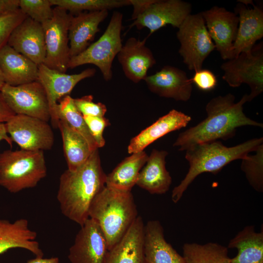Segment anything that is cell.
Returning a JSON list of instances; mask_svg holds the SVG:
<instances>
[{"instance_id":"cell-1","label":"cell","mask_w":263,"mask_h":263,"mask_svg":"<svg viewBox=\"0 0 263 263\" xmlns=\"http://www.w3.org/2000/svg\"><path fill=\"white\" fill-rule=\"evenodd\" d=\"M235 100L231 93L210 99L206 106L207 117L180 133L173 146L179 147L180 151L186 150L195 145L231 138L237 129L242 126L263 127V123L252 120L244 113L243 106L248 101L247 94L238 102Z\"/></svg>"},{"instance_id":"cell-2","label":"cell","mask_w":263,"mask_h":263,"mask_svg":"<svg viewBox=\"0 0 263 263\" xmlns=\"http://www.w3.org/2000/svg\"><path fill=\"white\" fill-rule=\"evenodd\" d=\"M106 175L101 166L98 149L77 169L65 170L59 178L56 197L62 214L82 225L89 219L92 201L105 186Z\"/></svg>"},{"instance_id":"cell-3","label":"cell","mask_w":263,"mask_h":263,"mask_svg":"<svg viewBox=\"0 0 263 263\" xmlns=\"http://www.w3.org/2000/svg\"><path fill=\"white\" fill-rule=\"evenodd\" d=\"M88 216L101 229L108 250L122 239L138 216L131 191L106 185L92 201Z\"/></svg>"},{"instance_id":"cell-4","label":"cell","mask_w":263,"mask_h":263,"mask_svg":"<svg viewBox=\"0 0 263 263\" xmlns=\"http://www.w3.org/2000/svg\"><path fill=\"white\" fill-rule=\"evenodd\" d=\"M263 138L248 140L236 146L227 147L215 141L193 145L186 150L185 158L188 171L180 183L172 190L171 200L177 203L194 180L204 172L216 174L231 162L242 159L255 151L263 144Z\"/></svg>"},{"instance_id":"cell-5","label":"cell","mask_w":263,"mask_h":263,"mask_svg":"<svg viewBox=\"0 0 263 263\" xmlns=\"http://www.w3.org/2000/svg\"><path fill=\"white\" fill-rule=\"evenodd\" d=\"M46 175L42 150L20 149L0 153V186L11 193L35 187Z\"/></svg>"},{"instance_id":"cell-6","label":"cell","mask_w":263,"mask_h":263,"mask_svg":"<svg viewBox=\"0 0 263 263\" xmlns=\"http://www.w3.org/2000/svg\"><path fill=\"white\" fill-rule=\"evenodd\" d=\"M122 19L121 13L113 12L102 36L81 53L70 58L68 69L84 64H93L100 70L105 80H110L113 77V61L123 45L121 38Z\"/></svg>"},{"instance_id":"cell-7","label":"cell","mask_w":263,"mask_h":263,"mask_svg":"<svg viewBox=\"0 0 263 263\" xmlns=\"http://www.w3.org/2000/svg\"><path fill=\"white\" fill-rule=\"evenodd\" d=\"M179 53L189 70L202 69L205 60L215 49L201 13L188 15L178 28Z\"/></svg>"},{"instance_id":"cell-8","label":"cell","mask_w":263,"mask_h":263,"mask_svg":"<svg viewBox=\"0 0 263 263\" xmlns=\"http://www.w3.org/2000/svg\"><path fill=\"white\" fill-rule=\"evenodd\" d=\"M224 74L222 78L233 88L246 84L250 88L248 102L263 92V52L259 48L241 53L237 56L227 60L221 66Z\"/></svg>"},{"instance_id":"cell-9","label":"cell","mask_w":263,"mask_h":263,"mask_svg":"<svg viewBox=\"0 0 263 263\" xmlns=\"http://www.w3.org/2000/svg\"><path fill=\"white\" fill-rule=\"evenodd\" d=\"M72 16L64 9L55 6L52 19L42 24L46 45L43 64L62 73L68 69L70 59L68 31Z\"/></svg>"},{"instance_id":"cell-10","label":"cell","mask_w":263,"mask_h":263,"mask_svg":"<svg viewBox=\"0 0 263 263\" xmlns=\"http://www.w3.org/2000/svg\"><path fill=\"white\" fill-rule=\"evenodd\" d=\"M0 93L15 114H22L48 122L51 120L45 91L38 81L18 85L4 84Z\"/></svg>"},{"instance_id":"cell-11","label":"cell","mask_w":263,"mask_h":263,"mask_svg":"<svg viewBox=\"0 0 263 263\" xmlns=\"http://www.w3.org/2000/svg\"><path fill=\"white\" fill-rule=\"evenodd\" d=\"M5 124L12 140L21 149L44 151L51 150L54 145V134L48 122L27 115L15 114Z\"/></svg>"},{"instance_id":"cell-12","label":"cell","mask_w":263,"mask_h":263,"mask_svg":"<svg viewBox=\"0 0 263 263\" xmlns=\"http://www.w3.org/2000/svg\"><path fill=\"white\" fill-rule=\"evenodd\" d=\"M38 81L42 85L45 91L51 115V121L54 128H58L59 119L57 112L58 101L70 93L80 82L93 76L95 69L88 68L81 72L73 75L67 74L51 69L44 64L38 65Z\"/></svg>"},{"instance_id":"cell-13","label":"cell","mask_w":263,"mask_h":263,"mask_svg":"<svg viewBox=\"0 0 263 263\" xmlns=\"http://www.w3.org/2000/svg\"><path fill=\"white\" fill-rule=\"evenodd\" d=\"M192 6L181 0H156L130 25L138 30L147 28L150 35L168 24L179 28L191 14Z\"/></svg>"},{"instance_id":"cell-14","label":"cell","mask_w":263,"mask_h":263,"mask_svg":"<svg viewBox=\"0 0 263 263\" xmlns=\"http://www.w3.org/2000/svg\"><path fill=\"white\" fill-rule=\"evenodd\" d=\"M208 34L222 59L234 57L232 47L239 25V17L224 7L214 6L201 12Z\"/></svg>"},{"instance_id":"cell-15","label":"cell","mask_w":263,"mask_h":263,"mask_svg":"<svg viewBox=\"0 0 263 263\" xmlns=\"http://www.w3.org/2000/svg\"><path fill=\"white\" fill-rule=\"evenodd\" d=\"M80 226L69 250L70 263H103L108 248L99 227L90 218Z\"/></svg>"},{"instance_id":"cell-16","label":"cell","mask_w":263,"mask_h":263,"mask_svg":"<svg viewBox=\"0 0 263 263\" xmlns=\"http://www.w3.org/2000/svg\"><path fill=\"white\" fill-rule=\"evenodd\" d=\"M144 80L150 92L161 97L187 101L191 96V79L185 71L174 66L166 65Z\"/></svg>"},{"instance_id":"cell-17","label":"cell","mask_w":263,"mask_h":263,"mask_svg":"<svg viewBox=\"0 0 263 263\" xmlns=\"http://www.w3.org/2000/svg\"><path fill=\"white\" fill-rule=\"evenodd\" d=\"M7 44L38 65L46 56L44 32L41 24L27 17L12 31Z\"/></svg>"},{"instance_id":"cell-18","label":"cell","mask_w":263,"mask_h":263,"mask_svg":"<svg viewBox=\"0 0 263 263\" xmlns=\"http://www.w3.org/2000/svg\"><path fill=\"white\" fill-rule=\"evenodd\" d=\"M146 39L129 38L117 55L125 76L135 83L144 80L156 63L151 51L145 45Z\"/></svg>"},{"instance_id":"cell-19","label":"cell","mask_w":263,"mask_h":263,"mask_svg":"<svg viewBox=\"0 0 263 263\" xmlns=\"http://www.w3.org/2000/svg\"><path fill=\"white\" fill-rule=\"evenodd\" d=\"M236 5L235 14L239 17L237 37L232 47L234 57L241 53L251 50L256 42L263 37V10L254 5L249 7L243 2Z\"/></svg>"},{"instance_id":"cell-20","label":"cell","mask_w":263,"mask_h":263,"mask_svg":"<svg viewBox=\"0 0 263 263\" xmlns=\"http://www.w3.org/2000/svg\"><path fill=\"white\" fill-rule=\"evenodd\" d=\"M144 227L138 216L122 239L107 251L103 263H145Z\"/></svg>"},{"instance_id":"cell-21","label":"cell","mask_w":263,"mask_h":263,"mask_svg":"<svg viewBox=\"0 0 263 263\" xmlns=\"http://www.w3.org/2000/svg\"><path fill=\"white\" fill-rule=\"evenodd\" d=\"M108 10L83 12L72 15L69 27L70 58L84 51L99 31V24L108 15Z\"/></svg>"},{"instance_id":"cell-22","label":"cell","mask_w":263,"mask_h":263,"mask_svg":"<svg viewBox=\"0 0 263 263\" xmlns=\"http://www.w3.org/2000/svg\"><path fill=\"white\" fill-rule=\"evenodd\" d=\"M37 233L29 227L28 221L19 219L14 222L0 219V254L9 249H26L36 257H43L44 253L35 240Z\"/></svg>"},{"instance_id":"cell-23","label":"cell","mask_w":263,"mask_h":263,"mask_svg":"<svg viewBox=\"0 0 263 263\" xmlns=\"http://www.w3.org/2000/svg\"><path fill=\"white\" fill-rule=\"evenodd\" d=\"M0 69L5 83L9 85L38 81V65L7 44L0 50Z\"/></svg>"},{"instance_id":"cell-24","label":"cell","mask_w":263,"mask_h":263,"mask_svg":"<svg viewBox=\"0 0 263 263\" xmlns=\"http://www.w3.org/2000/svg\"><path fill=\"white\" fill-rule=\"evenodd\" d=\"M191 117L173 109L132 138L128 147L129 153L143 151L149 145L167 134L185 127Z\"/></svg>"},{"instance_id":"cell-25","label":"cell","mask_w":263,"mask_h":263,"mask_svg":"<svg viewBox=\"0 0 263 263\" xmlns=\"http://www.w3.org/2000/svg\"><path fill=\"white\" fill-rule=\"evenodd\" d=\"M146 263H185L183 256L165 240L164 229L157 220L149 221L144 227Z\"/></svg>"},{"instance_id":"cell-26","label":"cell","mask_w":263,"mask_h":263,"mask_svg":"<svg viewBox=\"0 0 263 263\" xmlns=\"http://www.w3.org/2000/svg\"><path fill=\"white\" fill-rule=\"evenodd\" d=\"M168 154L166 150H153L139 173L136 185L153 194L167 192L172 182L171 177L166 168Z\"/></svg>"},{"instance_id":"cell-27","label":"cell","mask_w":263,"mask_h":263,"mask_svg":"<svg viewBox=\"0 0 263 263\" xmlns=\"http://www.w3.org/2000/svg\"><path fill=\"white\" fill-rule=\"evenodd\" d=\"M228 247L238 250L232 263H263V228L257 232L253 225L245 226L229 241Z\"/></svg>"},{"instance_id":"cell-28","label":"cell","mask_w":263,"mask_h":263,"mask_svg":"<svg viewBox=\"0 0 263 263\" xmlns=\"http://www.w3.org/2000/svg\"><path fill=\"white\" fill-rule=\"evenodd\" d=\"M148 157L144 150L132 153L106 175L105 185L122 190L131 191Z\"/></svg>"},{"instance_id":"cell-29","label":"cell","mask_w":263,"mask_h":263,"mask_svg":"<svg viewBox=\"0 0 263 263\" xmlns=\"http://www.w3.org/2000/svg\"><path fill=\"white\" fill-rule=\"evenodd\" d=\"M58 129L62 137L68 169L75 170L86 162L93 151L85 138L64 120H59Z\"/></svg>"},{"instance_id":"cell-30","label":"cell","mask_w":263,"mask_h":263,"mask_svg":"<svg viewBox=\"0 0 263 263\" xmlns=\"http://www.w3.org/2000/svg\"><path fill=\"white\" fill-rule=\"evenodd\" d=\"M183 252L185 263H232L227 247L216 243H186Z\"/></svg>"},{"instance_id":"cell-31","label":"cell","mask_w":263,"mask_h":263,"mask_svg":"<svg viewBox=\"0 0 263 263\" xmlns=\"http://www.w3.org/2000/svg\"><path fill=\"white\" fill-rule=\"evenodd\" d=\"M57 112L59 119L65 121L73 129L82 135L88 142L92 151L98 149L92 137L83 116L76 108L74 98L67 95L58 103Z\"/></svg>"},{"instance_id":"cell-32","label":"cell","mask_w":263,"mask_h":263,"mask_svg":"<svg viewBox=\"0 0 263 263\" xmlns=\"http://www.w3.org/2000/svg\"><path fill=\"white\" fill-rule=\"evenodd\" d=\"M52 5L61 7L70 14L94 12L130 5L129 0H49Z\"/></svg>"},{"instance_id":"cell-33","label":"cell","mask_w":263,"mask_h":263,"mask_svg":"<svg viewBox=\"0 0 263 263\" xmlns=\"http://www.w3.org/2000/svg\"><path fill=\"white\" fill-rule=\"evenodd\" d=\"M255 152V154H248L241 159V169L250 186L261 192L263 191V144Z\"/></svg>"},{"instance_id":"cell-34","label":"cell","mask_w":263,"mask_h":263,"mask_svg":"<svg viewBox=\"0 0 263 263\" xmlns=\"http://www.w3.org/2000/svg\"><path fill=\"white\" fill-rule=\"evenodd\" d=\"M49 0H19V8L28 17L41 24L51 19L53 8Z\"/></svg>"},{"instance_id":"cell-35","label":"cell","mask_w":263,"mask_h":263,"mask_svg":"<svg viewBox=\"0 0 263 263\" xmlns=\"http://www.w3.org/2000/svg\"><path fill=\"white\" fill-rule=\"evenodd\" d=\"M27 17L19 8L0 15V50L7 44L13 30Z\"/></svg>"},{"instance_id":"cell-36","label":"cell","mask_w":263,"mask_h":263,"mask_svg":"<svg viewBox=\"0 0 263 263\" xmlns=\"http://www.w3.org/2000/svg\"><path fill=\"white\" fill-rule=\"evenodd\" d=\"M74 101L76 108L83 116L104 117L107 112L106 106L100 102H94L92 95L74 98Z\"/></svg>"},{"instance_id":"cell-37","label":"cell","mask_w":263,"mask_h":263,"mask_svg":"<svg viewBox=\"0 0 263 263\" xmlns=\"http://www.w3.org/2000/svg\"><path fill=\"white\" fill-rule=\"evenodd\" d=\"M85 121L98 148L105 144L103 132L110 125L109 120L104 117L83 116Z\"/></svg>"},{"instance_id":"cell-38","label":"cell","mask_w":263,"mask_h":263,"mask_svg":"<svg viewBox=\"0 0 263 263\" xmlns=\"http://www.w3.org/2000/svg\"><path fill=\"white\" fill-rule=\"evenodd\" d=\"M191 80L199 90L205 92L213 90L217 84L215 75L207 69H201L195 71Z\"/></svg>"},{"instance_id":"cell-39","label":"cell","mask_w":263,"mask_h":263,"mask_svg":"<svg viewBox=\"0 0 263 263\" xmlns=\"http://www.w3.org/2000/svg\"><path fill=\"white\" fill-rule=\"evenodd\" d=\"M156 0H129L131 5L133 7L131 19L134 20L140 14L143 12L151 3Z\"/></svg>"},{"instance_id":"cell-40","label":"cell","mask_w":263,"mask_h":263,"mask_svg":"<svg viewBox=\"0 0 263 263\" xmlns=\"http://www.w3.org/2000/svg\"><path fill=\"white\" fill-rule=\"evenodd\" d=\"M15 114L6 104L0 93V122L5 123Z\"/></svg>"},{"instance_id":"cell-41","label":"cell","mask_w":263,"mask_h":263,"mask_svg":"<svg viewBox=\"0 0 263 263\" xmlns=\"http://www.w3.org/2000/svg\"><path fill=\"white\" fill-rule=\"evenodd\" d=\"M19 8V0H0V15Z\"/></svg>"},{"instance_id":"cell-42","label":"cell","mask_w":263,"mask_h":263,"mask_svg":"<svg viewBox=\"0 0 263 263\" xmlns=\"http://www.w3.org/2000/svg\"><path fill=\"white\" fill-rule=\"evenodd\" d=\"M27 263H60L58 257H53L49 258H43V257H35L29 260Z\"/></svg>"},{"instance_id":"cell-43","label":"cell","mask_w":263,"mask_h":263,"mask_svg":"<svg viewBox=\"0 0 263 263\" xmlns=\"http://www.w3.org/2000/svg\"><path fill=\"white\" fill-rule=\"evenodd\" d=\"M5 141L11 147L12 146L13 141L7 132L5 123L0 122V142Z\"/></svg>"},{"instance_id":"cell-44","label":"cell","mask_w":263,"mask_h":263,"mask_svg":"<svg viewBox=\"0 0 263 263\" xmlns=\"http://www.w3.org/2000/svg\"><path fill=\"white\" fill-rule=\"evenodd\" d=\"M4 84L5 82L4 80L3 75L0 69V90H1L3 86L4 85Z\"/></svg>"},{"instance_id":"cell-45","label":"cell","mask_w":263,"mask_h":263,"mask_svg":"<svg viewBox=\"0 0 263 263\" xmlns=\"http://www.w3.org/2000/svg\"></svg>"}]
</instances>
